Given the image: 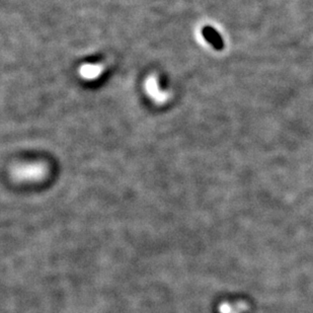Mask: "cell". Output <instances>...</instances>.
Listing matches in <instances>:
<instances>
[{
    "label": "cell",
    "mask_w": 313,
    "mask_h": 313,
    "mask_svg": "<svg viewBox=\"0 0 313 313\" xmlns=\"http://www.w3.org/2000/svg\"><path fill=\"white\" fill-rule=\"evenodd\" d=\"M202 35L204 36L205 40L211 44L213 48L216 50H222L224 48V42L221 35L212 27H205L202 30Z\"/></svg>",
    "instance_id": "1"
},
{
    "label": "cell",
    "mask_w": 313,
    "mask_h": 313,
    "mask_svg": "<svg viewBox=\"0 0 313 313\" xmlns=\"http://www.w3.org/2000/svg\"><path fill=\"white\" fill-rule=\"evenodd\" d=\"M220 313H247L249 307L243 302H224L220 305Z\"/></svg>",
    "instance_id": "2"
}]
</instances>
